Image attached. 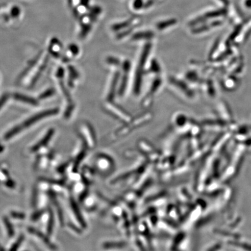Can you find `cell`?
I'll return each mask as SVG.
<instances>
[{"mask_svg": "<svg viewBox=\"0 0 251 251\" xmlns=\"http://www.w3.org/2000/svg\"><path fill=\"white\" fill-rule=\"evenodd\" d=\"M56 112V111L55 109L50 110V111L40 113V114L33 116V117H31L29 119H27V120L25 121L23 123L19 125L18 126L15 127L10 131H9L8 132L6 133L5 135V139L8 140L11 139V138L15 136V135L21 132V131L25 129V128L30 127V125L36 123V122H38L40 119L45 118L47 117V116L55 114Z\"/></svg>", "mask_w": 251, "mask_h": 251, "instance_id": "1", "label": "cell"}, {"mask_svg": "<svg viewBox=\"0 0 251 251\" xmlns=\"http://www.w3.org/2000/svg\"><path fill=\"white\" fill-rule=\"evenodd\" d=\"M251 34V24L248 23L243 25V26L238 27V29L235 31L234 36L231 37V39L238 44H243L249 38Z\"/></svg>", "mask_w": 251, "mask_h": 251, "instance_id": "2", "label": "cell"}, {"mask_svg": "<svg viewBox=\"0 0 251 251\" xmlns=\"http://www.w3.org/2000/svg\"><path fill=\"white\" fill-rule=\"evenodd\" d=\"M170 83L171 85L174 86L175 87L177 88L178 91L180 92H183L184 95L188 94V97H193L194 96V93L193 91L191 90L189 87L188 86L187 83L184 82V81L180 80L179 78H176L175 77H171Z\"/></svg>", "mask_w": 251, "mask_h": 251, "instance_id": "3", "label": "cell"}, {"mask_svg": "<svg viewBox=\"0 0 251 251\" xmlns=\"http://www.w3.org/2000/svg\"><path fill=\"white\" fill-rule=\"evenodd\" d=\"M53 134H54V130H50L48 133H47L46 136L44 137L43 140L40 141L39 142L36 144V145L32 147L31 151H32L33 152H36L37 151H38L41 148H42V147L46 146L47 144L49 142L50 139H51Z\"/></svg>", "mask_w": 251, "mask_h": 251, "instance_id": "4", "label": "cell"}, {"mask_svg": "<svg viewBox=\"0 0 251 251\" xmlns=\"http://www.w3.org/2000/svg\"><path fill=\"white\" fill-rule=\"evenodd\" d=\"M177 23L176 19H170V20L160 22L156 25V29L159 31H164L168 29V27L174 26Z\"/></svg>", "mask_w": 251, "mask_h": 251, "instance_id": "5", "label": "cell"}, {"mask_svg": "<svg viewBox=\"0 0 251 251\" xmlns=\"http://www.w3.org/2000/svg\"><path fill=\"white\" fill-rule=\"evenodd\" d=\"M154 37V34L151 31H140V33H134L132 36L134 40H149Z\"/></svg>", "mask_w": 251, "mask_h": 251, "instance_id": "6", "label": "cell"}, {"mask_svg": "<svg viewBox=\"0 0 251 251\" xmlns=\"http://www.w3.org/2000/svg\"><path fill=\"white\" fill-rule=\"evenodd\" d=\"M71 203L72 209L75 213V215H76V217L78 220V221L80 223L81 225H82L83 226H85L86 224L84 222V221L83 219L82 215H81V213L80 211L79 208L77 205L76 202L73 199H71Z\"/></svg>", "mask_w": 251, "mask_h": 251, "instance_id": "7", "label": "cell"}, {"mask_svg": "<svg viewBox=\"0 0 251 251\" xmlns=\"http://www.w3.org/2000/svg\"><path fill=\"white\" fill-rule=\"evenodd\" d=\"M29 230L30 233L37 235V237H39L41 240H42L43 242L47 245V246H48L50 248H51V249H55L54 246H53L51 243H50V241L48 238L45 236V235H44L42 233H41L40 231L36 230V229L34 228H30Z\"/></svg>", "mask_w": 251, "mask_h": 251, "instance_id": "8", "label": "cell"}, {"mask_svg": "<svg viewBox=\"0 0 251 251\" xmlns=\"http://www.w3.org/2000/svg\"><path fill=\"white\" fill-rule=\"evenodd\" d=\"M53 226H54V216H53L52 213L50 211L49 224L48 226H47V232H48L49 234H51L52 233Z\"/></svg>", "mask_w": 251, "mask_h": 251, "instance_id": "9", "label": "cell"}, {"mask_svg": "<svg viewBox=\"0 0 251 251\" xmlns=\"http://www.w3.org/2000/svg\"><path fill=\"white\" fill-rule=\"evenodd\" d=\"M4 224L5 225L6 227H7L8 235L9 236H12V235L14 234V230L11 225L10 224V222H9L7 218H4Z\"/></svg>", "mask_w": 251, "mask_h": 251, "instance_id": "10", "label": "cell"}, {"mask_svg": "<svg viewBox=\"0 0 251 251\" xmlns=\"http://www.w3.org/2000/svg\"><path fill=\"white\" fill-rule=\"evenodd\" d=\"M24 239V237L22 235L20 238H18V240L16 241V243L14 244L13 246H12L10 251H16L17 250L18 248L20 247Z\"/></svg>", "mask_w": 251, "mask_h": 251, "instance_id": "11", "label": "cell"}, {"mask_svg": "<svg viewBox=\"0 0 251 251\" xmlns=\"http://www.w3.org/2000/svg\"><path fill=\"white\" fill-rule=\"evenodd\" d=\"M84 154H85V152H81L80 155H78V156L77 157V158L76 159V162H75V164L74 168V171H75V172L76 171L77 169L78 168V165L80 164L81 160H82L83 158H84Z\"/></svg>", "mask_w": 251, "mask_h": 251, "instance_id": "12", "label": "cell"}, {"mask_svg": "<svg viewBox=\"0 0 251 251\" xmlns=\"http://www.w3.org/2000/svg\"><path fill=\"white\" fill-rule=\"evenodd\" d=\"M144 5L143 0H134L133 8L136 9V10H139V9L142 8Z\"/></svg>", "mask_w": 251, "mask_h": 251, "instance_id": "13", "label": "cell"}, {"mask_svg": "<svg viewBox=\"0 0 251 251\" xmlns=\"http://www.w3.org/2000/svg\"><path fill=\"white\" fill-rule=\"evenodd\" d=\"M12 217L20 219H24L25 218V215L23 213L13 212L11 213Z\"/></svg>", "mask_w": 251, "mask_h": 251, "instance_id": "14", "label": "cell"}]
</instances>
